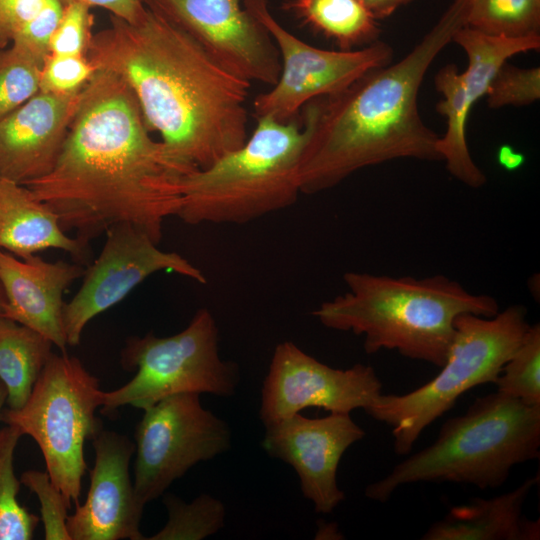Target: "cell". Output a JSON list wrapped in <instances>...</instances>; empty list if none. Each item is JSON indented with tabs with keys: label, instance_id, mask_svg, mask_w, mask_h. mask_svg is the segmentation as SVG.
<instances>
[{
	"label": "cell",
	"instance_id": "44dd1931",
	"mask_svg": "<svg viewBox=\"0 0 540 540\" xmlns=\"http://www.w3.org/2000/svg\"><path fill=\"white\" fill-rule=\"evenodd\" d=\"M436 90L442 95L436 111L446 119V131L439 136L437 151L447 171L471 188H480L487 178L474 162L466 138V124L472 106L469 104L462 73L455 64L443 66L435 75Z\"/></svg>",
	"mask_w": 540,
	"mask_h": 540
},
{
	"label": "cell",
	"instance_id": "ba28073f",
	"mask_svg": "<svg viewBox=\"0 0 540 540\" xmlns=\"http://www.w3.org/2000/svg\"><path fill=\"white\" fill-rule=\"evenodd\" d=\"M102 392L78 358L52 353L26 403L1 413L0 421L34 439L52 483L70 504L79 503L85 441L102 428L95 416Z\"/></svg>",
	"mask_w": 540,
	"mask_h": 540
},
{
	"label": "cell",
	"instance_id": "2e32d148",
	"mask_svg": "<svg viewBox=\"0 0 540 540\" xmlns=\"http://www.w3.org/2000/svg\"><path fill=\"white\" fill-rule=\"evenodd\" d=\"M91 440L95 464L87 498L66 521L71 540H145L140 531L144 507L136 499L129 473L135 444L103 428Z\"/></svg>",
	"mask_w": 540,
	"mask_h": 540
},
{
	"label": "cell",
	"instance_id": "cb8c5ba5",
	"mask_svg": "<svg viewBox=\"0 0 540 540\" xmlns=\"http://www.w3.org/2000/svg\"><path fill=\"white\" fill-rule=\"evenodd\" d=\"M452 41L467 55L468 65L462 77L466 97L472 107L485 96L497 71L509 58L540 48V34L525 37L494 36L467 26L458 29Z\"/></svg>",
	"mask_w": 540,
	"mask_h": 540
},
{
	"label": "cell",
	"instance_id": "4fadbf2b",
	"mask_svg": "<svg viewBox=\"0 0 540 540\" xmlns=\"http://www.w3.org/2000/svg\"><path fill=\"white\" fill-rule=\"evenodd\" d=\"M381 391L372 366L336 369L284 341L275 347L263 381L259 416L265 426L311 407L350 414L367 409Z\"/></svg>",
	"mask_w": 540,
	"mask_h": 540
},
{
	"label": "cell",
	"instance_id": "d6a6232c",
	"mask_svg": "<svg viewBox=\"0 0 540 540\" xmlns=\"http://www.w3.org/2000/svg\"><path fill=\"white\" fill-rule=\"evenodd\" d=\"M96 71L87 56L49 54L41 68L40 91L63 95L80 92Z\"/></svg>",
	"mask_w": 540,
	"mask_h": 540
},
{
	"label": "cell",
	"instance_id": "83f0119b",
	"mask_svg": "<svg viewBox=\"0 0 540 540\" xmlns=\"http://www.w3.org/2000/svg\"><path fill=\"white\" fill-rule=\"evenodd\" d=\"M494 384L498 392L540 406V325H530Z\"/></svg>",
	"mask_w": 540,
	"mask_h": 540
},
{
	"label": "cell",
	"instance_id": "8d00e7d4",
	"mask_svg": "<svg viewBox=\"0 0 540 540\" xmlns=\"http://www.w3.org/2000/svg\"><path fill=\"white\" fill-rule=\"evenodd\" d=\"M376 19H384L392 15L398 8L414 0H357Z\"/></svg>",
	"mask_w": 540,
	"mask_h": 540
},
{
	"label": "cell",
	"instance_id": "74e56055",
	"mask_svg": "<svg viewBox=\"0 0 540 540\" xmlns=\"http://www.w3.org/2000/svg\"><path fill=\"white\" fill-rule=\"evenodd\" d=\"M497 162L505 170L514 171L524 164L525 156L512 146L504 144L497 151Z\"/></svg>",
	"mask_w": 540,
	"mask_h": 540
},
{
	"label": "cell",
	"instance_id": "4316f807",
	"mask_svg": "<svg viewBox=\"0 0 540 540\" xmlns=\"http://www.w3.org/2000/svg\"><path fill=\"white\" fill-rule=\"evenodd\" d=\"M465 26L485 34H540V0H467Z\"/></svg>",
	"mask_w": 540,
	"mask_h": 540
},
{
	"label": "cell",
	"instance_id": "277c9868",
	"mask_svg": "<svg viewBox=\"0 0 540 540\" xmlns=\"http://www.w3.org/2000/svg\"><path fill=\"white\" fill-rule=\"evenodd\" d=\"M347 291L325 301L312 315L326 328L364 337L367 354L382 349L441 367L462 314L492 317L497 300L471 293L445 275L388 276L346 272Z\"/></svg>",
	"mask_w": 540,
	"mask_h": 540
},
{
	"label": "cell",
	"instance_id": "52a82bcc",
	"mask_svg": "<svg viewBox=\"0 0 540 540\" xmlns=\"http://www.w3.org/2000/svg\"><path fill=\"white\" fill-rule=\"evenodd\" d=\"M522 305H511L492 317L459 315L440 372L421 387L402 395L380 394L364 411L392 430L393 448L408 454L421 433L470 389L493 383L521 343L530 324Z\"/></svg>",
	"mask_w": 540,
	"mask_h": 540
},
{
	"label": "cell",
	"instance_id": "e575fe53",
	"mask_svg": "<svg viewBox=\"0 0 540 540\" xmlns=\"http://www.w3.org/2000/svg\"><path fill=\"white\" fill-rule=\"evenodd\" d=\"M47 0H0V49L45 5Z\"/></svg>",
	"mask_w": 540,
	"mask_h": 540
},
{
	"label": "cell",
	"instance_id": "1f68e13d",
	"mask_svg": "<svg viewBox=\"0 0 540 540\" xmlns=\"http://www.w3.org/2000/svg\"><path fill=\"white\" fill-rule=\"evenodd\" d=\"M91 7L73 2L64 5L61 19L50 40V54L87 56L93 37Z\"/></svg>",
	"mask_w": 540,
	"mask_h": 540
},
{
	"label": "cell",
	"instance_id": "484cf974",
	"mask_svg": "<svg viewBox=\"0 0 540 540\" xmlns=\"http://www.w3.org/2000/svg\"><path fill=\"white\" fill-rule=\"evenodd\" d=\"M22 433L12 425L0 428V540H30L40 518L21 505V481L14 472V453Z\"/></svg>",
	"mask_w": 540,
	"mask_h": 540
},
{
	"label": "cell",
	"instance_id": "5b68a950",
	"mask_svg": "<svg viewBox=\"0 0 540 540\" xmlns=\"http://www.w3.org/2000/svg\"><path fill=\"white\" fill-rule=\"evenodd\" d=\"M539 454L540 406L496 391L477 398L463 415L447 419L431 445L369 484L365 496L384 503L399 487L419 482L495 489L514 466Z\"/></svg>",
	"mask_w": 540,
	"mask_h": 540
},
{
	"label": "cell",
	"instance_id": "9a60e30c",
	"mask_svg": "<svg viewBox=\"0 0 540 540\" xmlns=\"http://www.w3.org/2000/svg\"><path fill=\"white\" fill-rule=\"evenodd\" d=\"M365 430L346 413L307 418L300 413L265 425L262 448L297 473L304 498L314 511L329 514L345 499L337 483L340 460L362 440Z\"/></svg>",
	"mask_w": 540,
	"mask_h": 540
},
{
	"label": "cell",
	"instance_id": "ac0fdd59",
	"mask_svg": "<svg viewBox=\"0 0 540 540\" xmlns=\"http://www.w3.org/2000/svg\"><path fill=\"white\" fill-rule=\"evenodd\" d=\"M84 272L79 263L49 262L35 254L20 259L0 249V283L5 294L1 315L37 331L66 353L63 295Z\"/></svg>",
	"mask_w": 540,
	"mask_h": 540
},
{
	"label": "cell",
	"instance_id": "f546056e",
	"mask_svg": "<svg viewBox=\"0 0 540 540\" xmlns=\"http://www.w3.org/2000/svg\"><path fill=\"white\" fill-rule=\"evenodd\" d=\"M484 97L491 109L532 104L540 98V68H520L505 62Z\"/></svg>",
	"mask_w": 540,
	"mask_h": 540
},
{
	"label": "cell",
	"instance_id": "7c38bea8",
	"mask_svg": "<svg viewBox=\"0 0 540 540\" xmlns=\"http://www.w3.org/2000/svg\"><path fill=\"white\" fill-rule=\"evenodd\" d=\"M99 256L83 275V282L63 308L68 346L80 343L87 323L122 301L150 275L170 271L205 284L199 268L176 252L158 248L145 232L129 224H117L106 232Z\"/></svg>",
	"mask_w": 540,
	"mask_h": 540
},
{
	"label": "cell",
	"instance_id": "d590c367",
	"mask_svg": "<svg viewBox=\"0 0 540 540\" xmlns=\"http://www.w3.org/2000/svg\"><path fill=\"white\" fill-rule=\"evenodd\" d=\"M63 5L73 2L83 3L93 7L103 8L111 15L125 20L128 23L140 21L147 8L141 0H59Z\"/></svg>",
	"mask_w": 540,
	"mask_h": 540
},
{
	"label": "cell",
	"instance_id": "d4e9b609",
	"mask_svg": "<svg viewBox=\"0 0 540 540\" xmlns=\"http://www.w3.org/2000/svg\"><path fill=\"white\" fill-rule=\"evenodd\" d=\"M162 496L168 520L161 530L145 540H202L225 525V506L210 494H201L191 502L166 492Z\"/></svg>",
	"mask_w": 540,
	"mask_h": 540
},
{
	"label": "cell",
	"instance_id": "7402d4cb",
	"mask_svg": "<svg viewBox=\"0 0 540 540\" xmlns=\"http://www.w3.org/2000/svg\"><path fill=\"white\" fill-rule=\"evenodd\" d=\"M52 342L37 331L0 315V379L10 409L21 408L51 356Z\"/></svg>",
	"mask_w": 540,
	"mask_h": 540
},
{
	"label": "cell",
	"instance_id": "d6986e66",
	"mask_svg": "<svg viewBox=\"0 0 540 540\" xmlns=\"http://www.w3.org/2000/svg\"><path fill=\"white\" fill-rule=\"evenodd\" d=\"M49 248L68 252L79 264L90 257L89 241L69 237L53 209L27 186L0 177V249L25 259Z\"/></svg>",
	"mask_w": 540,
	"mask_h": 540
},
{
	"label": "cell",
	"instance_id": "f1b7e54d",
	"mask_svg": "<svg viewBox=\"0 0 540 540\" xmlns=\"http://www.w3.org/2000/svg\"><path fill=\"white\" fill-rule=\"evenodd\" d=\"M42 64L21 46L0 49V119L40 91Z\"/></svg>",
	"mask_w": 540,
	"mask_h": 540
},
{
	"label": "cell",
	"instance_id": "603a6c76",
	"mask_svg": "<svg viewBox=\"0 0 540 540\" xmlns=\"http://www.w3.org/2000/svg\"><path fill=\"white\" fill-rule=\"evenodd\" d=\"M283 7L339 50L370 45L381 32L377 20L357 0H286Z\"/></svg>",
	"mask_w": 540,
	"mask_h": 540
},
{
	"label": "cell",
	"instance_id": "ab89813d",
	"mask_svg": "<svg viewBox=\"0 0 540 540\" xmlns=\"http://www.w3.org/2000/svg\"><path fill=\"white\" fill-rule=\"evenodd\" d=\"M4 304H5V294H4L2 285L0 283V315L2 314Z\"/></svg>",
	"mask_w": 540,
	"mask_h": 540
},
{
	"label": "cell",
	"instance_id": "f35d334b",
	"mask_svg": "<svg viewBox=\"0 0 540 540\" xmlns=\"http://www.w3.org/2000/svg\"><path fill=\"white\" fill-rule=\"evenodd\" d=\"M7 400V389L4 385V383L0 379V417L1 413L3 411V406Z\"/></svg>",
	"mask_w": 540,
	"mask_h": 540
},
{
	"label": "cell",
	"instance_id": "9c48e42d",
	"mask_svg": "<svg viewBox=\"0 0 540 540\" xmlns=\"http://www.w3.org/2000/svg\"><path fill=\"white\" fill-rule=\"evenodd\" d=\"M121 364L125 370L135 369L136 374L120 388L102 392L101 413L107 417L123 405L144 410L180 393L229 397L240 383L238 365L219 355L216 321L205 308L177 334L129 338Z\"/></svg>",
	"mask_w": 540,
	"mask_h": 540
},
{
	"label": "cell",
	"instance_id": "8992f818",
	"mask_svg": "<svg viewBox=\"0 0 540 540\" xmlns=\"http://www.w3.org/2000/svg\"><path fill=\"white\" fill-rule=\"evenodd\" d=\"M256 120L243 146L184 177L177 214L183 222L244 224L297 201L304 129L295 120Z\"/></svg>",
	"mask_w": 540,
	"mask_h": 540
},
{
	"label": "cell",
	"instance_id": "3957f363",
	"mask_svg": "<svg viewBox=\"0 0 540 540\" xmlns=\"http://www.w3.org/2000/svg\"><path fill=\"white\" fill-rule=\"evenodd\" d=\"M466 13L467 0H454L401 60L303 107L301 194L331 189L358 170L394 159L441 160L439 135L422 120L418 95L430 65L465 26Z\"/></svg>",
	"mask_w": 540,
	"mask_h": 540
},
{
	"label": "cell",
	"instance_id": "8fae6325",
	"mask_svg": "<svg viewBox=\"0 0 540 540\" xmlns=\"http://www.w3.org/2000/svg\"><path fill=\"white\" fill-rule=\"evenodd\" d=\"M244 8L266 29L281 62L277 82L253 101L256 119L293 121L310 101L337 93L369 70L392 62L393 49L385 42L348 51L321 49L285 29L267 0H245Z\"/></svg>",
	"mask_w": 540,
	"mask_h": 540
},
{
	"label": "cell",
	"instance_id": "4dcf8cb0",
	"mask_svg": "<svg viewBox=\"0 0 540 540\" xmlns=\"http://www.w3.org/2000/svg\"><path fill=\"white\" fill-rule=\"evenodd\" d=\"M20 481L40 502L41 520L46 540H71L67 530L68 509L71 504L62 492L52 483L47 471L27 470Z\"/></svg>",
	"mask_w": 540,
	"mask_h": 540
},
{
	"label": "cell",
	"instance_id": "30bf717a",
	"mask_svg": "<svg viewBox=\"0 0 540 540\" xmlns=\"http://www.w3.org/2000/svg\"><path fill=\"white\" fill-rule=\"evenodd\" d=\"M143 411L135 431L133 481L142 507L196 464L228 451L232 441L229 424L204 408L198 393L168 396Z\"/></svg>",
	"mask_w": 540,
	"mask_h": 540
},
{
	"label": "cell",
	"instance_id": "ffe728a7",
	"mask_svg": "<svg viewBox=\"0 0 540 540\" xmlns=\"http://www.w3.org/2000/svg\"><path fill=\"white\" fill-rule=\"evenodd\" d=\"M538 477L514 490L453 506L422 535L423 540H539L540 521L523 515V506Z\"/></svg>",
	"mask_w": 540,
	"mask_h": 540
},
{
	"label": "cell",
	"instance_id": "e0dca14e",
	"mask_svg": "<svg viewBox=\"0 0 540 540\" xmlns=\"http://www.w3.org/2000/svg\"><path fill=\"white\" fill-rule=\"evenodd\" d=\"M81 91L65 95L39 91L0 119V177L25 185L52 171Z\"/></svg>",
	"mask_w": 540,
	"mask_h": 540
},
{
	"label": "cell",
	"instance_id": "7a4b0ae2",
	"mask_svg": "<svg viewBox=\"0 0 540 540\" xmlns=\"http://www.w3.org/2000/svg\"><path fill=\"white\" fill-rule=\"evenodd\" d=\"M110 19L93 34L87 57L127 83L149 130L170 150L205 168L244 145L249 80L148 8L136 23Z\"/></svg>",
	"mask_w": 540,
	"mask_h": 540
},
{
	"label": "cell",
	"instance_id": "836d02e7",
	"mask_svg": "<svg viewBox=\"0 0 540 540\" xmlns=\"http://www.w3.org/2000/svg\"><path fill=\"white\" fill-rule=\"evenodd\" d=\"M64 5L59 0H47L43 8L15 35L11 43L24 48L42 66L50 54V40L61 19Z\"/></svg>",
	"mask_w": 540,
	"mask_h": 540
},
{
	"label": "cell",
	"instance_id": "5bb4252c",
	"mask_svg": "<svg viewBox=\"0 0 540 540\" xmlns=\"http://www.w3.org/2000/svg\"><path fill=\"white\" fill-rule=\"evenodd\" d=\"M174 23L239 76L274 85L281 62L266 29L240 0H141Z\"/></svg>",
	"mask_w": 540,
	"mask_h": 540
},
{
	"label": "cell",
	"instance_id": "6da1fadb",
	"mask_svg": "<svg viewBox=\"0 0 540 540\" xmlns=\"http://www.w3.org/2000/svg\"><path fill=\"white\" fill-rule=\"evenodd\" d=\"M150 132L127 83L97 70L54 168L25 186L79 238L129 224L159 243L164 221L179 212L183 179L197 167Z\"/></svg>",
	"mask_w": 540,
	"mask_h": 540
}]
</instances>
